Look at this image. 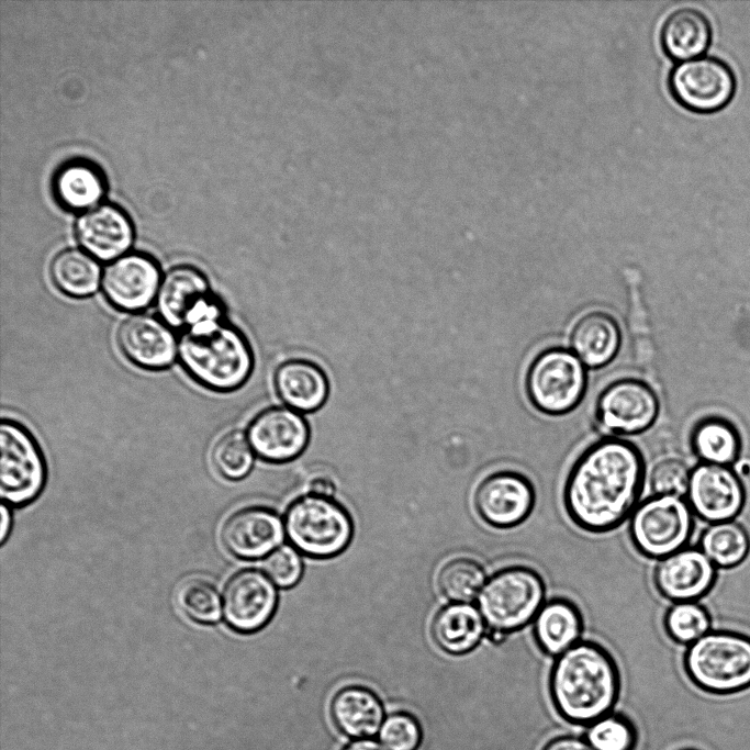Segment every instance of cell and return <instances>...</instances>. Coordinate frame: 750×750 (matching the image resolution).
<instances>
[{"instance_id":"obj_31","label":"cell","mask_w":750,"mask_h":750,"mask_svg":"<svg viewBox=\"0 0 750 750\" xmlns=\"http://www.w3.org/2000/svg\"><path fill=\"white\" fill-rule=\"evenodd\" d=\"M488 577L483 567L470 558H456L446 562L437 575L441 594L452 603H471L477 600Z\"/></svg>"},{"instance_id":"obj_18","label":"cell","mask_w":750,"mask_h":750,"mask_svg":"<svg viewBox=\"0 0 750 750\" xmlns=\"http://www.w3.org/2000/svg\"><path fill=\"white\" fill-rule=\"evenodd\" d=\"M284 535V523L280 516L262 506H251L233 513L221 530L225 548L245 560L270 555L283 541Z\"/></svg>"},{"instance_id":"obj_17","label":"cell","mask_w":750,"mask_h":750,"mask_svg":"<svg viewBox=\"0 0 750 750\" xmlns=\"http://www.w3.org/2000/svg\"><path fill=\"white\" fill-rule=\"evenodd\" d=\"M685 496L693 514L713 524L731 520L745 504L742 483L719 464L703 463L692 470Z\"/></svg>"},{"instance_id":"obj_23","label":"cell","mask_w":750,"mask_h":750,"mask_svg":"<svg viewBox=\"0 0 750 750\" xmlns=\"http://www.w3.org/2000/svg\"><path fill=\"white\" fill-rule=\"evenodd\" d=\"M623 335L618 322L603 311L579 317L570 334V349L587 369H601L618 355Z\"/></svg>"},{"instance_id":"obj_43","label":"cell","mask_w":750,"mask_h":750,"mask_svg":"<svg viewBox=\"0 0 750 750\" xmlns=\"http://www.w3.org/2000/svg\"><path fill=\"white\" fill-rule=\"evenodd\" d=\"M9 529H10V514H9L8 508L4 505H2L1 506V534H0L1 542H3L4 539L7 538Z\"/></svg>"},{"instance_id":"obj_22","label":"cell","mask_w":750,"mask_h":750,"mask_svg":"<svg viewBox=\"0 0 750 750\" xmlns=\"http://www.w3.org/2000/svg\"><path fill=\"white\" fill-rule=\"evenodd\" d=\"M273 384L283 403L301 414L321 408L329 393L326 373L307 359L294 358L280 363L275 371Z\"/></svg>"},{"instance_id":"obj_42","label":"cell","mask_w":750,"mask_h":750,"mask_svg":"<svg viewBox=\"0 0 750 750\" xmlns=\"http://www.w3.org/2000/svg\"><path fill=\"white\" fill-rule=\"evenodd\" d=\"M343 750H385L381 745L369 739L356 740L347 745Z\"/></svg>"},{"instance_id":"obj_34","label":"cell","mask_w":750,"mask_h":750,"mask_svg":"<svg viewBox=\"0 0 750 750\" xmlns=\"http://www.w3.org/2000/svg\"><path fill=\"white\" fill-rule=\"evenodd\" d=\"M255 452L240 430L224 434L212 448V462L216 471L228 480L245 478L253 468Z\"/></svg>"},{"instance_id":"obj_4","label":"cell","mask_w":750,"mask_h":750,"mask_svg":"<svg viewBox=\"0 0 750 750\" xmlns=\"http://www.w3.org/2000/svg\"><path fill=\"white\" fill-rule=\"evenodd\" d=\"M546 602V583L535 569L515 564L489 577L475 605L493 642L531 624Z\"/></svg>"},{"instance_id":"obj_6","label":"cell","mask_w":750,"mask_h":750,"mask_svg":"<svg viewBox=\"0 0 750 750\" xmlns=\"http://www.w3.org/2000/svg\"><path fill=\"white\" fill-rule=\"evenodd\" d=\"M283 523L291 545L315 559L332 558L344 551L354 533L348 512L332 497L315 494L292 502Z\"/></svg>"},{"instance_id":"obj_8","label":"cell","mask_w":750,"mask_h":750,"mask_svg":"<svg viewBox=\"0 0 750 750\" xmlns=\"http://www.w3.org/2000/svg\"><path fill=\"white\" fill-rule=\"evenodd\" d=\"M628 531L641 556L661 560L685 548L693 531V512L682 496L653 494L636 506Z\"/></svg>"},{"instance_id":"obj_44","label":"cell","mask_w":750,"mask_h":750,"mask_svg":"<svg viewBox=\"0 0 750 750\" xmlns=\"http://www.w3.org/2000/svg\"><path fill=\"white\" fill-rule=\"evenodd\" d=\"M684 750H695V749H684Z\"/></svg>"},{"instance_id":"obj_27","label":"cell","mask_w":750,"mask_h":750,"mask_svg":"<svg viewBox=\"0 0 750 750\" xmlns=\"http://www.w3.org/2000/svg\"><path fill=\"white\" fill-rule=\"evenodd\" d=\"M53 188L63 206L83 213L99 205L105 192V182L93 164L71 160L57 170Z\"/></svg>"},{"instance_id":"obj_5","label":"cell","mask_w":750,"mask_h":750,"mask_svg":"<svg viewBox=\"0 0 750 750\" xmlns=\"http://www.w3.org/2000/svg\"><path fill=\"white\" fill-rule=\"evenodd\" d=\"M684 669L701 690L718 695L750 686V638L729 631H708L689 646Z\"/></svg>"},{"instance_id":"obj_38","label":"cell","mask_w":750,"mask_h":750,"mask_svg":"<svg viewBox=\"0 0 750 750\" xmlns=\"http://www.w3.org/2000/svg\"><path fill=\"white\" fill-rule=\"evenodd\" d=\"M690 474L684 462L667 458L652 468L650 488L653 494L684 496L687 492Z\"/></svg>"},{"instance_id":"obj_7","label":"cell","mask_w":750,"mask_h":750,"mask_svg":"<svg viewBox=\"0 0 750 750\" xmlns=\"http://www.w3.org/2000/svg\"><path fill=\"white\" fill-rule=\"evenodd\" d=\"M587 389V368L568 348L553 346L541 350L528 366L525 390L530 404L551 416L572 412Z\"/></svg>"},{"instance_id":"obj_2","label":"cell","mask_w":750,"mask_h":750,"mask_svg":"<svg viewBox=\"0 0 750 750\" xmlns=\"http://www.w3.org/2000/svg\"><path fill=\"white\" fill-rule=\"evenodd\" d=\"M177 360L192 380L214 392L239 389L254 368L247 338L227 320L214 293L193 309L179 331Z\"/></svg>"},{"instance_id":"obj_36","label":"cell","mask_w":750,"mask_h":750,"mask_svg":"<svg viewBox=\"0 0 750 750\" xmlns=\"http://www.w3.org/2000/svg\"><path fill=\"white\" fill-rule=\"evenodd\" d=\"M637 730L626 716L607 714L587 726L585 740L593 750H635Z\"/></svg>"},{"instance_id":"obj_41","label":"cell","mask_w":750,"mask_h":750,"mask_svg":"<svg viewBox=\"0 0 750 750\" xmlns=\"http://www.w3.org/2000/svg\"><path fill=\"white\" fill-rule=\"evenodd\" d=\"M310 492L311 494L332 497L335 492V485L332 480L326 477H315L310 482Z\"/></svg>"},{"instance_id":"obj_20","label":"cell","mask_w":750,"mask_h":750,"mask_svg":"<svg viewBox=\"0 0 750 750\" xmlns=\"http://www.w3.org/2000/svg\"><path fill=\"white\" fill-rule=\"evenodd\" d=\"M716 579V566L699 548H683L658 561L653 583L664 598L695 602L704 596Z\"/></svg>"},{"instance_id":"obj_30","label":"cell","mask_w":750,"mask_h":750,"mask_svg":"<svg viewBox=\"0 0 750 750\" xmlns=\"http://www.w3.org/2000/svg\"><path fill=\"white\" fill-rule=\"evenodd\" d=\"M699 549L716 567L732 568L748 556L750 537L736 522L714 523L704 530L699 539Z\"/></svg>"},{"instance_id":"obj_19","label":"cell","mask_w":750,"mask_h":750,"mask_svg":"<svg viewBox=\"0 0 750 750\" xmlns=\"http://www.w3.org/2000/svg\"><path fill=\"white\" fill-rule=\"evenodd\" d=\"M75 235L81 249L108 264L130 253L135 236L131 219L113 204H99L81 213Z\"/></svg>"},{"instance_id":"obj_14","label":"cell","mask_w":750,"mask_h":750,"mask_svg":"<svg viewBox=\"0 0 750 750\" xmlns=\"http://www.w3.org/2000/svg\"><path fill=\"white\" fill-rule=\"evenodd\" d=\"M278 592L269 577L256 569L242 570L230 578L223 591L222 611L235 631L250 634L273 616Z\"/></svg>"},{"instance_id":"obj_24","label":"cell","mask_w":750,"mask_h":750,"mask_svg":"<svg viewBox=\"0 0 750 750\" xmlns=\"http://www.w3.org/2000/svg\"><path fill=\"white\" fill-rule=\"evenodd\" d=\"M531 624L539 650L553 658L581 641L584 628L580 608L566 597L546 601Z\"/></svg>"},{"instance_id":"obj_21","label":"cell","mask_w":750,"mask_h":750,"mask_svg":"<svg viewBox=\"0 0 750 750\" xmlns=\"http://www.w3.org/2000/svg\"><path fill=\"white\" fill-rule=\"evenodd\" d=\"M212 293L202 270L191 265H177L163 275L155 306L166 324L180 331L193 309Z\"/></svg>"},{"instance_id":"obj_39","label":"cell","mask_w":750,"mask_h":750,"mask_svg":"<svg viewBox=\"0 0 750 750\" xmlns=\"http://www.w3.org/2000/svg\"><path fill=\"white\" fill-rule=\"evenodd\" d=\"M264 568L269 579L283 589L296 584L303 571L299 552L289 545H282L268 555Z\"/></svg>"},{"instance_id":"obj_10","label":"cell","mask_w":750,"mask_h":750,"mask_svg":"<svg viewBox=\"0 0 750 750\" xmlns=\"http://www.w3.org/2000/svg\"><path fill=\"white\" fill-rule=\"evenodd\" d=\"M659 412L660 401L650 384L642 379L622 378L601 391L594 413L598 429L613 437L648 430Z\"/></svg>"},{"instance_id":"obj_16","label":"cell","mask_w":750,"mask_h":750,"mask_svg":"<svg viewBox=\"0 0 750 750\" xmlns=\"http://www.w3.org/2000/svg\"><path fill=\"white\" fill-rule=\"evenodd\" d=\"M116 343L123 356L145 370H164L178 357V336L159 316L133 313L120 324Z\"/></svg>"},{"instance_id":"obj_35","label":"cell","mask_w":750,"mask_h":750,"mask_svg":"<svg viewBox=\"0 0 750 750\" xmlns=\"http://www.w3.org/2000/svg\"><path fill=\"white\" fill-rule=\"evenodd\" d=\"M663 626L674 642L690 646L709 631L710 617L696 602H679L668 608Z\"/></svg>"},{"instance_id":"obj_32","label":"cell","mask_w":750,"mask_h":750,"mask_svg":"<svg viewBox=\"0 0 750 750\" xmlns=\"http://www.w3.org/2000/svg\"><path fill=\"white\" fill-rule=\"evenodd\" d=\"M692 444L697 456L705 463L726 466L736 460L739 439L725 422L706 421L694 430Z\"/></svg>"},{"instance_id":"obj_28","label":"cell","mask_w":750,"mask_h":750,"mask_svg":"<svg viewBox=\"0 0 750 750\" xmlns=\"http://www.w3.org/2000/svg\"><path fill=\"white\" fill-rule=\"evenodd\" d=\"M100 261L81 248H66L49 264V277L55 288L72 299H85L101 287Z\"/></svg>"},{"instance_id":"obj_40","label":"cell","mask_w":750,"mask_h":750,"mask_svg":"<svg viewBox=\"0 0 750 750\" xmlns=\"http://www.w3.org/2000/svg\"><path fill=\"white\" fill-rule=\"evenodd\" d=\"M541 750H593L585 739L560 736L548 741Z\"/></svg>"},{"instance_id":"obj_33","label":"cell","mask_w":750,"mask_h":750,"mask_svg":"<svg viewBox=\"0 0 750 750\" xmlns=\"http://www.w3.org/2000/svg\"><path fill=\"white\" fill-rule=\"evenodd\" d=\"M175 600L180 611L199 624H213L221 618V598L205 580L193 578L182 581L176 590Z\"/></svg>"},{"instance_id":"obj_26","label":"cell","mask_w":750,"mask_h":750,"mask_svg":"<svg viewBox=\"0 0 750 750\" xmlns=\"http://www.w3.org/2000/svg\"><path fill=\"white\" fill-rule=\"evenodd\" d=\"M430 630L436 645L455 656L471 652L488 636L485 622L471 603H451L439 609Z\"/></svg>"},{"instance_id":"obj_25","label":"cell","mask_w":750,"mask_h":750,"mask_svg":"<svg viewBox=\"0 0 750 750\" xmlns=\"http://www.w3.org/2000/svg\"><path fill=\"white\" fill-rule=\"evenodd\" d=\"M331 715L337 729L355 740L372 738L379 734L384 720L378 695L360 685L340 689L332 699Z\"/></svg>"},{"instance_id":"obj_15","label":"cell","mask_w":750,"mask_h":750,"mask_svg":"<svg viewBox=\"0 0 750 750\" xmlns=\"http://www.w3.org/2000/svg\"><path fill=\"white\" fill-rule=\"evenodd\" d=\"M247 439L259 458L267 462H288L299 457L310 440L304 416L288 406H271L249 423Z\"/></svg>"},{"instance_id":"obj_29","label":"cell","mask_w":750,"mask_h":750,"mask_svg":"<svg viewBox=\"0 0 750 750\" xmlns=\"http://www.w3.org/2000/svg\"><path fill=\"white\" fill-rule=\"evenodd\" d=\"M710 25L706 16L692 8L672 12L661 29L663 51L675 60H690L703 54L710 42Z\"/></svg>"},{"instance_id":"obj_9","label":"cell","mask_w":750,"mask_h":750,"mask_svg":"<svg viewBox=\"0 0 750 750\" xmlns=\"http://www.w3.org/2000/svg\"><path fill=\"white\" fill-rule=\"evenodd\" d=\"M0 493L11 505H24L42 491L46 466L31 432L20 422L3 418L0 424Z\"/></svg>"},{"instance_id":"obj_37","label":"cell","mask_w":750,"mask_h":750,"mask_svg":"<svg viewBox=\"0 0 750 750\" xmlns=\"http://www.w3.org/2000/svg\"><path fill=\"white\" fill-rule=\"evenodd\" d=\"M378 737L385 750H417L423 734L418 720L413 715L398 712L387 716Z\"/></svg>"},{"instance_id":"obj_3","label":"cell","mask_w":750,"mask_h":750,"mask_svg":"<svg viewBox=\"0 0 750 750\" xmlns=\"http://www.w3.org/2000/svg\"><path fill=\"white\" fill-rule=\"evenodd\" d=\"M548 685L557 713L570 724L589 726L612 712L620 673L608 649L581 640L555 659Z\"/></svg>"},{"instance_id":"obj_1","label":"cell","mask_w":750,"mask_h":750,"mask_svg":"<svg viewBox=\"0 0 750 750\" xmlns=\"http://www.w3.org/2000/svg\"><path fill=\"white\" fill-rule=\"evenodd\" d=\"M645 475V459L635 444L609 436L597 440L568 472L562 490L564 511L581 530L613 531L639 504Z\"/></svg>"},{"instance_id":"obj_11","label":"cell","mask_w":750,"mask_h":750,"mask_svg":"<svg viewBox=\"0 0 750 750\" xmlns=\"http://www.w3.org/2000/svg\"><path fill=\"white\" fill-rule=\"evenodd\" d=\"M730 67L713 56L696 57L676 64L669 76L674 99L694 112H714L724 108L735 92Z\"/></svg>"},{"instance_id":"obj_13","label":"cell","mask_w":750,"mask_h":750,"mask_svg":"<svg viewBox=\"0 0 750 750\" xmlns=\"http://www.w3.org/2000/svg\"><path fill=\"white\" fill-rule=\"evenodd\" d=\"M473 503L485 524L496 529H510L530 516L536 503V491L523 473L501 470L479 483Z\"/></svg>"},{"instance_id":"obj_12","label":"cell","mask_w":750,"mask_h":750,"mask_svg":"<svg viewBox=\"0 0 750 750\" xmlns=\"http://www.w3.org/2000/svg\"><path fill=\"white\" fill-rule=\"evenodd\" d=\"M161 279L152 256L130 251L104 267L100 288L111 306L133 314L155 303Z\"/></svg>"}]
</instances>
